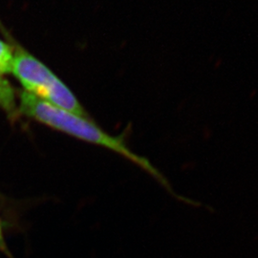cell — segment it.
<instances>
[{
	"mask_svg": "<svg viewBox=\"0 0 258 258\" xmlns=\"http://www.w3.org/2000/svg\"><path fill=\"white\" fill-rule=\"evenodd\" d=\"M19 111L21 114L51 128L120 154V156L127 159L131 163L141 167L144 171L154 178L168 194H171L179 201L194 206L198 205L192 200L186 199L176 194L166 177L150 163L148 159L146 157L140 156L128 148L124 135H110L87 117H83L70 111L59 108L26 91L20 94Z\"/></svg>",
	"mask_w": 258,
	"mask_h": 258,
	"instance_id": "1",
	"label": "cell"
},
{
	"mask_svg": "<svg viewBox=\"0 0 258 258\" xmlns=\"http://www.w3.org/2000/svg\"><path fill=\"white\" fill-rule=\"evenodd\" d=\"M13 60L14 54L12 48L0 39V76L11 73Z\"/></svg>",
	"mask_w": 258,
	"mask_h": 258,
	"instance_id": "4",
	"label": "cell"
},
{
	"mask_svg": "<svg viewBox=\"0 0 258 258\" xmlns=\"http://www.w3.org/2000/svg\"><path fill=\"white\" fill-rule=\"evenodd\" d=\"M0 106L9 115H14L16 112L15 94L10 83L0 76Z\"/></svg>",
	"mask_w": 258,
	"mask_h": 258,
	"instance_id": "3",
	"label": "cell"
},
{
	"mask_svg": "<svg viewBox=\"0 0 258 258\" xmlns=\"http://www.w3.org/2000/svg\"><path fill=\"white\" fill-rule=\"evenodd\" d=\"M11 73L26 92L59 108L87 117L73 92L49 68L26 51L17 50Z\"/></svg>",
	"mask_w": 258,
	"mask_h": 258,
	"instance_id": "2",
	"label": "cell"
},
{
	"mask_svg": "<svg viewBox=\"0 0 258 258\" xmlns=\"http://www.w3.org/2000/svg\"><path fill=\"white\" fill-rule=\"evenodd\" d=\"M0 250L7 253V254L9 253V250H8L6 242H5L4 231H3V228H2V225H1V221H0Z\"/></svg>",
	"mask_w": 258,
	"mask_h": 258,
	"instance_id": "5",
	"label": "cell"
}]
</instances>
